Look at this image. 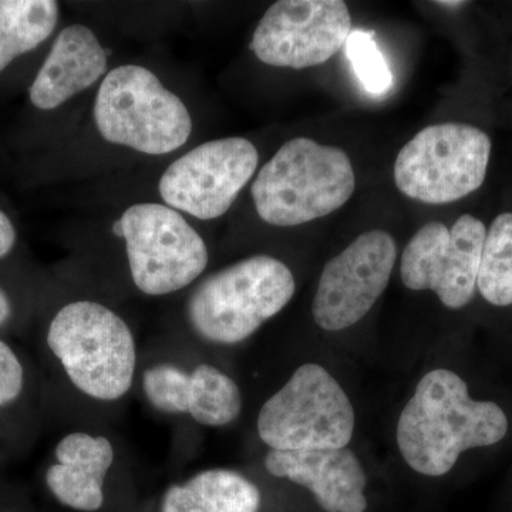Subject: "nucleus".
Instances as JSON below:
<instances>
[{"label":"nucleus","instance_id":"f257e3e1","mask_svg":"<svg viewBox=\"0 0 512 512\" xmlns=\"http://www.w3.org/2000/svg\"><path fill=\"white\" fill-rule=\"evenodd\" d=\"M46 346L80 404L111 410L136 392L141 357L136 335L104 303H66L50 320Z\"/></svg>","mask_w":512,"mask_h":512},{"label":"nucleus","instance_id":"f03ea898","mask_svg":"<svg viewBox=\"0 0 512 512\" xmlns=\"http://www.w3.org/2000/svg\"><path fill=\"white\" fill-rule=\"evenodd\" d=\"M508 419L493 402L470 397L466 382L451 370L427 373L397 423V446L423 476L440 477L470 448L494 446L504 439Z\"/></svg>","mask_w":512,"mask_h":512},{"label":"nucleus","instance_id":"7ed1b4c3","mask_svg":"<svg viewBox=\"0 0 512 512\" xmlns=\"http://www.w3.org/2000/svg\"><path fill=\"white\" fill-rule=\"evenodd\" d=\"M296 291L291 269L269 255H255L205 276L185 302L192 339L229 348L255 335L291 302Z\"/></svg>","mask_w":512,"mask_h":512},{"label":"nucleus","instance_id":"20e7f679","mask_svg":"<svg viewBox=\"0 0 512 512\" xmlns=\"http://www.w3.org/2000/svg\"><path fill=\"white\" fill-rule=\"evenodd\" d=\"M345 151L311 138H293L276 151L252 184L256 212L266 224L296 227L342 208L355 192Z\"/></svg>","mask_w":512,"mask_h":512},{"label":"nucleus","instance_id":"39448f33","mask_svg":"<svg viewBox=\"0 0 512 512\" xmlns=\"http://www.w3.org/2000/svg\"><path fill=\"white\" fill-rule=\"evenodd\" d=\"M94 121L104 140L148 156L177 151L192 131L183 100L137 64H124L106 74L94 103Z\"/></svg>","mask_w":512,"mask_h":512},{"label":"nucleus","instance_id":"423d86ee","mask_svg":"<svg viewBox=\"0 0 512 512\" xmlns=\"http://www.w3.org/2000/svg\"><path fill=\"white\" fill-rule=\"evenodd\" d=\"M256 431L269 450H339L352 440L355 410L328 370L306 363L262 404Z\"/></svg>","mask_w":512,"mask_h":512},{"label":"nucleus","instance_id":"0eeeda50","mask_svg":"<svg viewBox=\"0 0 512 512\" xmlns=\"http://www.w3.org/2000/svg\"><path fill=\"white\" fill-rule=\"evenodd\" d=\"M136 392L154 413L207 429L237 421L244 404L239 384L221 367L195 356L194 348L141 355Z\"/></svg>","mask_w":512,"mask_h":512},{"label":"nucleus","instance_id":"6e6552de","mask_svg":"<svg viewBox=\"0 0 512 512\" xmlns=\"http://www.w3.org/2000/svg\"><path fill=\"white\" fill-rule=\"evenodd\" d=\"M119 221L128 274L143 295L160 298L183 291L207 269V244L173 208L141 202L127 208Z\"/></svg>","mask_w":512,"mask_h":512},{"label":"nucleus","instance_id":"1a4fd4ad","mask_svg":"<svg viewBox=\"0 0 512 512\" xmlns=\"http://www.w3.org/2000/svg\"><path fill=\"white\" fill-rule=\"evenodd\" d=\"M491 140L480 128L441 123L423 128L397 154L394 181L406 197L450 204L483 185Z\"/></svg>","mask_w":512,"mask_h":512},{"label":"nucleus","instance_id":"9d476101","mask_svg":"<svg viewBox=\"0 0 512 512\" xmlns=\"http://www.w3.org/2000/svg\"><path fill=\"white\" fill-rule=\"evenodd\" d=\"M258 150L247 138L208 141L177 158L158 184L167 207L202 221L227 214L258 168Z\"/></svg>","mask_w":512,"mask_h":512},{"label":"nucleus","instance_id":"9b49d317","mask_svg":"<svg viewBox=\"0 0 512 512\" xmlns=\"http://www.w3.org/2000/svg\"><path fill=\"white\" fill-rule=\"evenodd\" d=\"M487 228L470 214L461 215L448 229L429 222L404 248L400 275L412 291H433L448 309L473 301Z\"/></svg>","mask_w":512,"mask_h":512},{"label":"nucleus","instance_id":"f8f14e48","mask_svg":"<svg viewBox=\"0 0 512 512\" xmlns=\"http://www.w3.org/2000/svg\"><path fill=\"white\" fill-rule=\"evenodd\" d=\"M352 33L342 0H281L256 26L251 50L262 63L301 70L336 55Z\"/></svg>","mask_w":512,"mask_h":512},{"label":"nucleus","instance_id":"ddd939ff","mask_svg":"<svg viewBox=\"0 0 512 512\" xmlns=\"http://www.w3.org/2000/svg\"><path fill=\"white\" fill-rule=\"evenodd\" d=\"M396 259V242L384 231L365 232L330 259L313 299L316 325L338 332L365 318L386 291Z\"/></svg>","mask_w":512,"mask_h":512},{"label":"nucleus","instance_id":"4468645a","mask_svg":"<svg viewBox=\"0 0 512 512\" xmlns=\"http://www.w3.org/2000/svg\"><path fill=\"white\" fill-rule=\"evenodd\" d=\"M116 440L93 427L67 431L53 448L45 484L56 503L72 512H124V461Z\"/></svg>","mask_w":512,"mask_h":512},{"label":"nucleus","instance_id":"2eb2a0df","mask_svg":"<svg viewBox=\"0 0 512 512\" xmlns=\"http://www.w3.org/2000/svg\"><path fill=\"white\" fill-rule=\"evenodd\" d=\"M265 470L311 491L326 512H365L366 473L349 448L319 451L268 450Z\"/></svg>","mask_w":512,"mask_h":512},{"label":"nucleus","instance_id":"dca6fc26","mask_svg":"<svg viewBox=\"0 0 512 512\" xmlns=\"http://www.w3.org/2000/svg\"><path fill=\"white\" fill-rule=\"evenodd\" d=\"M107 72V53L92 29L72 25L56 37L49 56L30 86V101L40 110H55L89 89Z\"/></svg>","mask_w":512,"mask_h":512},{"label":"nucleus","instance_id":"f3484780","mask_svg":"<svg viewBox=\"0 0 512 512\" xmlns=\"http://www.w3.org/2000/svg\"><path fill=\"white\" fill-rule=\"evenodd\" d=\"M254 481L229 468H205L168 484L154 512H261Z\"/></svg>","mask_w":512,"mask_h":512},{"label":"nucleus","instance_id":"a211bd4d","mask_svg":"<svg viewBox=\"0 0 512 512\" xmlns=\"http://www.w3.org/2000/svg\"><path fill=\"white\" fill-rule=\"evenodd\" d=\"M59 19L53 0H0V72L52 35Z\"/></svg>","mask_w":512,"mask_h":512},{"label":"nucleus","instance_id":"6ab92c4d","mask_svg":"<svg viewBox=\"0 0 512 512\" xmlns=\"http://www.w3.org/2000/svg\"><path fill=\"white\" fill-rule=\"evenodd\" d=\"M477 288L491 305H512V212L498 215L487 231Z\"/></svg>","mask_w":512,"mask_h":512},{"label":"nucleus","instance_id":"aec40b11","mask_svg":"<svg viewBox=\"0 0 512 512\" xmlns=\"http://www.w3.org/2000/svg\"><path fill=\"white\" fill-rule=\"evenodd\" d=\"M346 53L367 92L382 94L390 89L392 73L373 39V32L352 30L346 42Z\"/></svg>","mask_w":512,"mask_h":512},{"label":"nucleus","instance_id":"412c9836","mask_svg":"<svg viewBox=\"0 0 512 512\" xmlns=\"http://www.w3.org/2000/svg\"><path fill=\"white\" fill-rule=\"evenodd\" d=\"M25 389V367L15 350L0 340V409L22 396Z\"/></svg>","mask_w":512,"mask_h":512},{"label":"nucleus","instance_id":"4be33fe9","mask_svg":"<svg viewBox=\"0 0 512 512\" xmlns=\"http://www.w3.org/2000/svg\"><path fill=\"white\" fill-rule=\"evenodd\" d=\"M16 242V231L12 222L0 211V259L10 254Z\"/></svg>","mask_w":512,"mask_h":512},{"label":"nucleus","instance_id":"5701e85b","mask_svg":"<svg viewBox=\"0 0 512 512\" xmlns=\"http://www.w3.org/2000/svg\"><path fill=\"white\" fill-rule=\"evenodd\" d=\"M12 315V305H10L9 296L0 289V326L8 322Z\"/></svg>","mask_w":512,"mask_h":512},{"label":"nucleus","instance_id":"b1692460","mask_svg":"<svg viewBox=\"0 0 512 512\" xmlns=\"http://www.w3.org/2000/svg\"><path fill=\"white\" fill-rule=\"evenodd\" d=\"M436 5L444 6V8H460V6L466 5V2H436Z\"/></svg>","mask_w":512,"mask_h":512},{"label":"nucleus","instance_id":"393cba45","mask_svg":"<svg viewBox=\"0 0 512 512\" xmlns=\"http://www.w3.org/2000/svg\"><path fill=\"white\" fill-rule=\"evenodd\" d=\"M0 512H15V511H0Z\"/></svg>","mask_w":512,"mask_h":512}]
</instances>
